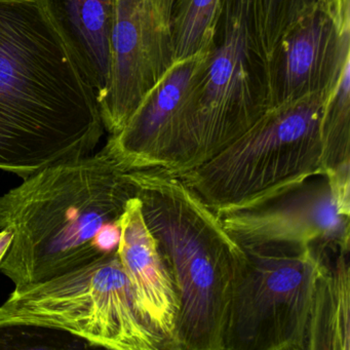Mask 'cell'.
<instances>
[{
	"mask_svg": "<svg viewBox=\"0 0 350 350\" xmlns=\"http://www.w3.org/2000/svg\"><path fill=\"white\" fill-rule=\"evenodd\" d=\"M212 46L175 61L143 98L120 132L109 137L104 147L126 171L173 169L186 113Z\"/></svg>",
	"mask_w": 350,
	"mask_h": 350,
	"instance_id": "cell-10",
	"label": "cell"
},
{
	"mask_svg": "<svg viewBox=\"0 0 350 350\" xmlns=\"http://www.w3.org/2000/svg\"><path fill=\"white\" fill-rule=\"evenodd\" d=\"M350 249L325 256L317 282L307 350L350 349Z\"/></svg>",
	"mask_w": 350,
	"mask_h": 350,
	"instance_id": "cell-14",
	"label": "cell"
},
{
	"mask_svg": "<svg viewBox=\"0 0 350 350\" xmlns=\"http://www.w3.org/2000/svg\"><path fill=\"white\" fill-rule=\"evenodd\" d=\"M179 300L177 349L224 350L231 297L245 250L180 176L159 167L129 171Z\"/></svg>",
	"mask_w": 350,
	"mask_h": 350,
	"instance_id": "cell-3",
	"label": "cell"
},
{
	"mask_svg": "<svg viewBox=\"0 0 350 350\" xmlns=\"http://www.w3.org/2000/svg\"><path fill=\"white\" fill-rule=\"evenodd\" d=\"M258 17V0L223 1L216 40L192 96L170 173H186L206 163L272 107L271 70Z\"/></svg>",
	"mask_w": 350,
	"mask_h": 350,
	"instance_id": "cell-4",
	"label": "cell"
},
{
	"mask_svg": "<svg viewBox=\"0 0 350 350\" xmlns=\"http://www.w3.org/2000/svg\"><path fill=\"white\" fill-rule=\"evenodd\" d=\"M120 224L122 237L118 254L135 306L146 325L165 339L167 349H177V290L136 196L126 204Z\"/></svg>",
	"mask_w": 350,
	"mask_h": 350,
	"instance_id": "cell-12",
	"label": "cell"
},
{
	"mask_svg": "<svg viewBox=\"0 0 350 350\" xmlns=\"http://www.w3.org/2000/svg\"><path fill=\"white\" fill-rule=\"evenodd\" d=\"M327 94L269 108L212 159L178 176L219 216L325 174L321 120Z\"/></svg>",
	"mask_w": 350,
	"mask_h": 350,
	"instance_id": "cell-5",
	"label": "cell"
},
{
	"mask_svg": "<svg viewBox=\"0 0 350 350\" xmlns=\"http://www.w3.org/2000/svg\"><path fill=\"white\" fill-rule=\"evenodd\" d=\"M85 81L104 93L109 77L116 0H40Z\"/></svg>",
	"mask_w": 350,
	"mask_h": 350,
	"instance_id": "cell-13",
	"label": "cell"
},
{
	"mask_svg": "<svg viewBox=\"0 0 350 350\" xmlns=\"http://www.w3.org/2000/svg\"><path fill=\"white\" fill-rule=\"evenodd\" d=\"M245 252L229 305L224 350H307L317 280L333 250Z\"/></svg>",
	"mask_w": 350,
	"mask_h": 350,
	"instance_id": "cell-7",
	"label": "cell"
},
{
	"mask_svg": "<svg viewBox=\"0 0 350 350\" xmlns=\"http://www.w3.org/2000/svg\"><path fill=\"white\" fill-rule=\"evenodd\" d=\"M224 0H175L172 32L174 62L211 48L216 40Z\"/></svg>",
	"mask_w": 350,
	"mask_h": 350,
	"instance_id": "cell-16",
	"label": "cell"
},
{
	"mask_svg": "<svg viewBox=\"0 0 350 350\" xmlns=\"http://www.w3.org/2000/svg\"><path fill=\"white\" fill-rule=\"evenodd\" d=\"M219 218L247 251L350 249V206L340 200L325 174L311 176Z\"/></svg>",
	"mask_w": 350,
	"mask_h": 350,
	"instance_id": "cell-8",
	"label": "cell"
},
{
	"mask_svg": "<svg viewBox=\"0 0 350 350\" xmlns=\"http://www.w3.org/2000/svg\"><path fill=\"white\" fill-rule=\"evenodd\" d=\"M13 241V232L9 229H1L0 230V262L5 257Z\"/></svg>",
	"mask_w": 350,
	"mask_h": 350,
	"instance_id": "cell-19",
	"label": "cell"
},
{
	"mask_svg": "<svg viewBox=\"0 0 350 350\" xmlns=\"http://www.w3.org/2000/svg\"><path fill=\"white\" fill-rule=\"evenodd\" d=\"M103 147L48 165L0 196V230L13 241L0 272L22 290L118 253L135 187Z\"/></svg>",
	"mask_w": 350,
	"mask_h": 350,
	"instance_id": "cell-2",
	"label": "cell"
},
{
	"mask_svg": "<svg viewBox=\"0 0 350 350\" xmlns=\"http://www.w3.org/2000/svg\"><path fill=\"white\" fill-rule=\"evenodd\" d=\"M175 0H116L109 77L98 98L104 130L120 132L174 63Z\"/></svg>",
	"mask_w": 350,
	"mask_h": 350,
	"instance_id": "cell-9",
	"label": "cell"
},
{
	"mask_svg": "<svg viewBox=\"0 0 350 350\" xmlns=\"http://www.w3.org/2000/svg\"><path fill=\"white\" fill-rule=\"evenodd\" d=\"M319 7L340 31H350V0H319Z\"/></svg>",
	"mask_w": 350,
	"mask_h": 350,
	"instance_id": "cell-18",
	"label": "cell"
},
{
	"mask_svg": "<svg viewBox=\"0 0 350 350\" xmlns=\"http://www.w3.org/2000/svg\"><path fill=\"white\" fill-rule=\"evenodd\" d=\"M321 142L325 174L350 167V58L342 65L325 96Z\"/></svg>",
	"mask_w": 350,
	"mask_h": 350,
	"instance_id": "cell-15",
	"label": "cell"
},
{
	"mask_svg": "<svg viewBox=\"0 0 350 350\" xmlns=\"http://www.w3.org/2000/svg\"><path fill=\"white\" fill-rule=\"evenodd\" d=\"M103 133L96 92L40 0H0V170L25 179L91 154Z\"/></svg>",
	"mask_w": 350,
	"mask_h": 350,
	"instance_id": "cell-1",
	"label": "cell"
},
{
	"mask_svg": "<svg viewBox=\"0 0 350 350\" xmlns=\"http://www.w3.org/2000/svg\"><path fill=\"white\" fill-rule=\"evenodd\" d=\"M319 7V0H258V19L264 52L270 65L284 36Z\"/></svg>",
	"mask_w": 350,
	"mask_h": 350,
	"instance_id": "cell-17",
	"label": "cell"
},
{
	"mask_svg": "<svg viewBox=\"0 0 350 350\" xmlns=\"http://www.w3.org/2000/svg\"><path fill=\"white\" fill-rule=\"evenodd\" d=\"M8 325L64 332L90 347L167 349L139 314L118 253L14 291L0 306V327Z\"/></svg>",
	"mask_w": 350,
	"mask_h": 350,
	"instance_id": "cell-6",
	"label": "cell"
},
{
	"mask_svg": "<svg viewBox=\"0 0 350 350\" xmlns=\"http://www.w3.org/2000/svg\"><path fill=\"white\" fill-rule=\"evenodd\" d=\"M348 58L350 31H340L323 10L313 12L284 36L274 54L272 107L327 93Z\"/></svg>",
	"mask_w": 350,
	"mask_h": 350,
	"instance_id": "cell-11",
	"label": "cell"
}]
</instances>
